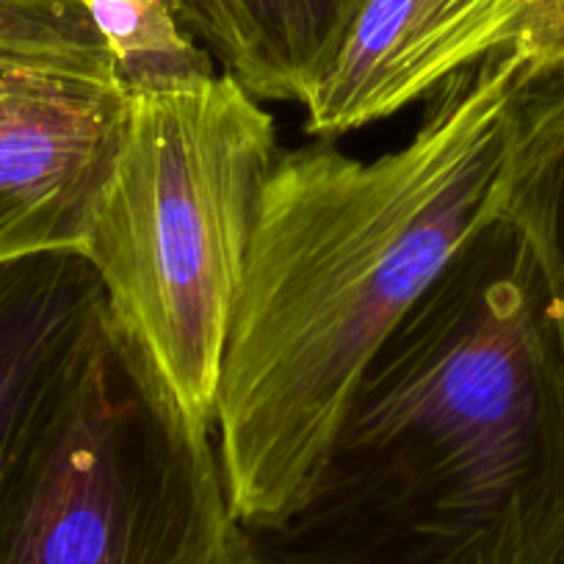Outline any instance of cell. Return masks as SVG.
<instances>
[{
  "mask_svg": "<svg viewBox=\"0 0 564 564\" xmlns=\"http://www.w3.org/2000/svg\"><path fill=\"white\" fill-rule=\"evenodd\" d=\"M241 564H564V351L529 243L470 232Z\"/></svg>",
  "mask_w": 564,
  "mask_h": 564,
  "instance_id": "obj_1",
  "label": "cell"
},
{
  "mask_svg": "<svg viewBox=\"0 0 564 564\" xmlns=\"http://www.w3.org/2000/svg\"><path fill=\"white\" fill-rule=\"evenodd\" d=\"M531 64L503 51L454 75L417 133L360 161L316 139L276 155L230 318L216 454L241 525L311 487L379 346L496 216L509 106Z\"/></svg>",
  "mask_w": 564,
  "mask_h": 564,
  "instance_id": "obj_2",
  "label": "cell"
},
{
  "mask_svg": "<svg viewBox=\"0 0 564 564\" xmlns=\"http://www.w3.org/2000/svg\"><path fill=\"white\" fill-rule=\"evenodd\" d=\"M280 148L232 75L130 91L78 254L177 404L214 432L232 307Z\"/></svg>",
  "mask_w": 564,
  "mask_h": 564,
  "instance_id": "obj_3",
  "label": "cell"
},
{
  "mask_svg": "<svg viewBox=\"0 0 564 564\" xmlns=\"http://www.w3.org/2000/svg\"><path fill=\"white\" fill-rule=\"evenodd\" d=\"M210 435L102 302L0 476V564H241Z\"/></svg>",
  "mask_w": 564,
  "mask_h": 564,
  "instance_id": "obj_4",
  "label": "cell"
},
{
  "mask_svg": "<svg viewBox=\"0 0 564 564\" xmlns=\"http://www.w3.org/2000/svg\"><path fill=\"white\" fill-rule=\"evenodd\" d=\"M124 117L111 73L0 62V265L78 252Z\"/></svg>",
  "mask_w": 564,
  "mask_h": 564,
  "instance_id": "obj_5",
  "label": "cell"
},
{
  "mask_svg": "<svg viewBox=\"0 0 564 564\" xmlns=\"http://www.w3.org/2000/svg\"><path fill=\"white\" fill-rule=\"evenodd\" d=\"M547 0H357L302 106L313 139L379 122L485 58L518 51L540 67Z\"/></svg>",
  "mask_w": 564,
  "mask_h": 564,
  "instance_id": "obj_6",
  "label": "cell"
},
{
  "mask_svg": "<svg viewBox=\"0 0 564 564\" xmlns=\"http://www.w3.org/2000/svg\"><path fill=\"white\" fill-rule=\"evenodd\" d=\"M102 302L100 280L78 252L0 265V476L42 390Z\"/></svg>",
  "mask_w": 564,
  "mask_h": 564,
  "instance_id": "obj_7",
  "label": "cell"
},
{
  "mask_svg": "<svg viewBox=\"0 0 564 564\" xmlns=\"http://www.w3.org/2000/svg\"><path fill=\"white\" fill-rule=\"evenodd\" d=\"M181 23L258 100L305 102L357 0H175Z\"/></svg>",
  "mask_w": 564,
  "mask_h": 564,
  "instance_id": "obj_8",
  "label": "cell"
},
{
  "mask_svg": "<svg viewBox=\"0 0 564 564\" xmlns=\"http://www.w3.org/2000/svg\"><path fill=\"white\" fill-rule=\"evenodd\" d=\"M496 214L534 254L564 351V62L529 69L514 91Z\"/></svg>",
  "mask_w": 564,
  "mask_h": 564,
  "instance_id": "obj_9",
  "label": "cell"
},
{
  "mask_svg": "<svg viewBox=\"0 0 564 564\" xmlns=\"http://www.w3.org/2000/svg\"><path fill=\"white\" fill-rule=\"evenodd\" d=\"M84 7L128 95L216 73L210 53L181 23L175 0H84Z\"/></svg>",
  "mask_w": 564,
  "mask_h": 564,
  "instance_id": "obj_10",
  "label": "cell"
},
{
  "mask_svg": "<svg viewBox=\"0 0 564 564\" xmlns=\"http://www.w3.org/2000/svg\"><path fill=\"white\" fill-rule=\"evenodd\" d=\"M0 62L111 73L84 0H0Z\"/></svg>",
  "mask_w": 564,
  "mask_h": 564,
  "instance_id": "obj_11",
  "label": "cell"
},
{
  "mask_svg": "<svg viewBox=\"0 0 564 564\" xmlns=\"http://www.w3.org/2000/svg\"><path fill=\"white\" fill-rule=\"evenodd\" d=\"M564 62V0H547L540 42V67Z\"/></svg>",
  "mask_w": 564,
  "mask_h": 564,
  "instance_id": "obj_12",
  "label": "cell"
}]
</instances>
